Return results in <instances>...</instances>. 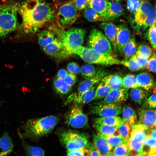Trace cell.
Returning <instances> with one entry per match:
<instances>
[{"mask_svg": "<svg viewBox=\"0 0 156 156\" xmlns=\"http://www.w3.org/2000/svg\"><path fill=\"white\" fill-rule=\"evenodd\" d=\"M136 60L142 68L146 67L149 59L135 54Z\"/></svg>", "mask_w": 156, "mask_h": 156, "instance_id": "cell-52", "label": "cell"}, {"mask_svg": "<svg viewBox=\"0 0 156 156\" xmlns=\"http://www.w3.org/2000/svg\"><path fill=\"white\" fill-rule=\"evenodd\" d=\"M14 144L7 132H5L0 139V156H6L13 151Z\"/></svg>", "mask_w": 156, "mask_h": 156, "instance_id": "cell-23", "label": "cell"}, {"mask_svg": "<svg viewBox=\"0 0 156 156\" xmlns=\"http://www.w3.org/2000/svg\"><path fill=\"white\" fill-rule=\"evenodd\" d=\"M58 120V118L54 115L29 119L23 126L22 133H20V136L23 139L40 138L51 132Z\"/></svg>", "mask_w": 156, "mask_h": 156, "instance_id": "cell-2", "label": "cell"}, {"mask_svg": "<svg viewBox=\"0 0 156 156\" xmlns=\"http://www.w3.org/2000/svg\"><path fill=\"white\" fill-rule=\"evenodd\" d=\"M122 87L129 88L139 87L136 79V76L132 74H129L122 78Z\"/></svg>", "mask_w": 156, "mask_h": 156, "instance_id": "cell-40", "label": "cell"}, {"mask_svg": "<svg viewBox=\"0 0 156 156\" xmlns=\"http://www.w3.org/2000/svg\"><path fill=\"white\" fill-rule=\"evenodd\" d=\"M43 49L46 54L59 60L66 59L70 55L65 49L60 38H55Z\"/></svg>", "mask_w": 156, "mask_h": 156, "instance_id": "cell-13", "label": "cell"}, {"mask_svg": "<svg viewBox=\"0 0 156 156\" xmlns=\"http://www.w3.org/2000/svg\"></svg>", "mask_w": 156, "mask_h": 156, "instance_id": "cell-57", "label": "cell"}, {"mask_svg": "<svg viewBox=\"0 0 156 156\" xmlns=\"http://www.w3.org/2000/svg\"><path fill=\"white\" fill-rule=\"evenodd\" d=\"M146 67L149 71L155 73L156 54L155 52H153L151 56L149 59Z\"/></svg>", "mask_w": 156, "mask_h": 156, "instance_id": "cell-47", "label": "cell"}, {"mask_svg": "<svg viewBox=\"0 0 156 156\" xmlns=\"http://www.w3.org/2000/svg\"><path fill=\"white\" fill-rule=\"evenodd\" d=\"M63 80L67 84L72 86L77 82V78L75 75L68 73Z\"/></svg>", "mask_w": 156, "mask_h": 156, "instance_id": "cell-50", "label": "cell"}, {"mask_svg": "<svg viewBox=\"0 0 156 156\" xmlns=\"http://www.w3.org/2000/svg\"><path fill=\"white\" fill-rule=\"evenodd\" d=\"M89 151V156H101V154L94 145L89 143L88 146Z\"/></svg>", "mask_w": 156, "mask_h": 156, "instance_id": "cell-53", "label": "cell"}, {"mask_svg": "<svg viewBox=\"0 0 156 156\" xmlns=\"http://www.w3.org/2000/svg\"><path fill=\"white\" fill-rule=\"evenodd\" d=\"M122 78L117 74H112L105 76L101 81L107 85L112 90L122 87Z\"/></svg>", "mask_w": 156, "mask_h": 156, "instance_id": "cell-25", "label": "cell"}, {"mask_svg": "<svg viewBox=\"0 0 156 156\" xmlns=\"http://www.w3.org/2000/svg\"><path fill=\"white\" fill-rule=\"evenodd\" d=\"M148 129L139 124L132 126L130 136L127 142L129 155H143L142 149L144 142L148 136Z\"/></svg>", "mask_w": 156, "mask_h": 156, "instance_id": "cell-6", "label": "cell"}, {"mask_svg": "<svg viewBox=\"0 0 156 156\" xmlns=\"http://www.w3.org/2000/svg\"><path fill=\"white\" fill-rule=\"evenodd\" d=\"M103 137L105 139L107 142L112 148L122 143L127 142V141L118 134L117 135L114 134L112 135Z\"/></svg>", "mask_w": 156, "mask_h": 156, "instance_id": "cell-42", "label": "cell"}, {"mask_svg": "<svg viewBox=\"0 0 156 156\" xmlns=\"http://www.w3.org/2000/svg\"><path fill=\"white\" fill-rule=\"evenodd\" d=\"M65 120L68 125L74 128H83L88 125V116L78 104H75L72 106L66 115Z\"/></svg>", "mask_w": 156, "mask_h": 156, "instance_id": "cell-11", "label": "cell"}, {"mask_svg": "<svg viewBox=\"0 0 156 156\" xmlns=\"http://www.w3.org/2000/svg\"><path fill=\"white\" fill-rule=\"evenodd\" d=\"M62 144L68 150H73L88 146L89 143L85 134L71 130L62 132L60 136Z\"/></svg>", "mask_w": 156, "mask_h": 156, "instance_id": "cell-9", "label": "cell"}, {"mask_svg": "<svg viewBox=\"0 0 156 156\" xmlns=\"http://www.w3.org/2000/svg\"><path fill=\"white\" fill-rule=\"evenodd\" d=\"M73 3L76 8L79 11L84 10L88 5V0H75Z\"/></svg>", "mask_w": 156, "mask_h": 156, "instance_id": "cell-51", "label": "cell"}, {"mask_svg": "<svg viewBox=\"0 0 156 156\" xmlns=\"http://www.w3.org/2000/svg\"><path fill=\"white\" fill-rule=\"evenodd\" d=\"M73 54L77 55L85 62L90 64L105 66L122 64V61L113 55L100 54L89 47L82 46L74 51Z\"/></svg>", "mask_w": 156, "mask_h": 156, "instance_id": "cell-4", "label": "cell"}, {"mask_svg": "<svg viewBox=\"0 0 156 156\" xmlns=\"http://www.w3.org/2000/svg\"><path fill=\"white\" fill-rule=\"evenodd\" d=\"M122 118L118 116L96 118L94 119V123L113 126H119Z\"/></svg>", "mask_w": 156, "mask_h": 156, "instance_id": "cell-31", "label": "cell"}, {"mask_svg": "<svg viewBox=\"0 0 156 156\" xmlns=\"http://www.w3.org/2000/svg\"><path fill=\"white\" fill-rule=\"evenodd\" d=\"M112 90L107 85L101 81L96 87L93 100L104 99Z\"/></svg>", "mask_w": 156, "mask_h": 156, "instance_id": "cell-33", "label": "cell"}, {"mask_svg": "<svg viewBox=\"0 0 156 156\" xmlns=\"http://www.w3.org/2000/svg\"><path fill=\"white\" fill-rule=\"evenodd\" d=\"M99 69H97L93 65L90 64L83 65L80 69V72L85 79L94 76Z\"/></svg>", "mask_w": 156, "mask_h": 156, "instance_id": "cell-38", "label": "cell"}, {"mask_svg": "<svg viewBox=\"0 0 156 156\" xmlns=\"http://www.w3.org/2000/svg\"><path fill=\"white\" fill-rule=\"evenodd\" d=\"M77 10L72 2L62 4L60 7L57 15L56 20L58 25L62 27H66L72 25L78 17Z\"/></svg>", "mask_w": 156, "mask_h": 156, "instance_id": "cell-10", "label": "cell"}, {"mask_svg": "<svg viewBox=\"0 0 156 156\" xmlns=\"http://www.w3.org/2000/svg\"><path fill=\"white\" fill-rule=\"evenodd\" d=\"M125 13L124 9L118 2H109L107 12V21H112Z\"/></svg>", "mask_w": 156, "mask_h": 156, "instance_id": "cell-24", "label": "cell"}, {"mask_svg": "<svg viewBox=\"0 0 156 156\" xmlns=\"http://www.w3.org/2000/svg\"><path fill=\"white\" fill-rule=\"evenodd\" d=\"M116 42L118 50L122 55L124 46L130 39L131 34L127 25L122 24L116 26Z\"/></svg>", "mask_w": 156, "mask_h": 156, "instance_id": "cell-16", "label": "cell"}, {"mask_svg": "<svg viewBox=\"0 0 156 156\" xmlns=\"http://www.w3.org/2000/svg\"><path fill=\"white\" fill-rule=\"evenodd\" d=\"M55 34L51 31L44 30L40 33L38 38L39 45L43 48L50 43L55 38Z\"/></svg>", "mask_w": 156, "mask_h": 156, "instance_id": "cell-34", "label": "cell"}, {"mask_svg": "<svg viewBox=\"0 0 156 156\" xmlns=\"http://www.w3.org/2000/svg\"><path fill=\"white\" fill-rule=\"evenodd\" d=\"M129 89L122 87L118 89L112 90L103 100L96 103L100 104L116 103L125 101L128 98Z\"/></svg>", "mask_w": 156, "mask_h": 156, "instance_id": "cell-14", "label": "cell"}, {"mask_svg": "<svg viewBox=\"0 0 156 156\" xmlns=\"http://www.w3.org/2000/svg\"><path fill=\"white\" fill-rule=\"evenodd\" d=\"M156 139L147 136L144 140L142 149L143 155L156 156Z\"/></svg>", "mask_w": 156, "mask_h": 156, "instance_id": "cell-28", "label": "cell"}, {"mask_svg": "<svg viewBox=\"0 0 156 156\" xmlns=\"http://www.w3.org/2000/svg\"><path fill=\"white\" fill-rule=\"evenodd\" d=\"M93 145L101 154V156H112V148L105 139L98 133L93 136Z\"/></svg>", "mask_w": 156, "mask_h": 156, "instance_id": "cell-20", "label": "cell"}, {"mask_svg": "<svg viewBox=\"0 0 156 156\" xmlns=\"http://www.w3.org/2000/svg\"><path fill=\"white\" fill-rule=\"evenodd\" d=\"M93 126L97 133L103 137L112 135L116 132L119 126H113L93 123Z\"/></svg>", "mask_w": 156, "mask_h": 156, "instance_id": "cell-30", "label": "cell"}, {"mask_svg": "<svg viewBox=\"0 0 156 156\" xmlns=\"http://www.w3.org/2000/svg\"><path fill=\"white\" fill-rule=\"evenodd\" d=\"M83 15L86 19L90 22H106L89 5L84 9Z\"/></svg>", "mask_w": 156, "mask_h": 156, "instance_id": "cell-35", "label": "cell"}, {"mask_svg": "<svg viewBox=\"0 0 156 156\" xmlns=\"http://www.w3.org/2000/svg\"><path fill=\"white\" fill-rule=\"evenodd\" d=\"M67 69L69 73L76 75L80 72V68L79 65L76 62H72L67 65Z\"/></svg>", "mask_w": 156, "mask_h": 156, "instance_id": "cell-49", "label": "cell"}, {"mask_svg": "<svg viewBox=\"0 0 156 156\" xmlns=\"http://www.w3.org/2000/svg\"><path fill=\"white\" fill-rule=\"evenodd\" d=\"M122 64L125 66L132 71H137L142 69L136 60L135 54L128 60L122 61Z\"/></svg>", "mask_w": 156, "mask_h": 156, "instance_id": "cell-41", "label": "cell"}, {"mask_svg": "<svg viewBox=\"0 0 156 156\" xmlns=\"http://www.w3.org/2000/svg\"><path fill=\"white\" fill-rule=\"evenodd\" d=\"M17 11L15 5H0V38L5 37L16 28Z\"/></svg>", "mask_w": 156, "mask_h": 156, "instance_id": "cell-5", "label": "cell"}, {"mask_svg": "<svg viewBox=\"0 0 156 156\" xmlns=\"http://www.w3.org/2000/svg\"><path fill=\"white\" fill-rule=\"evenodd\" d=\"M91 112L100 117L118 116L122 111L121 106L117 103L100 104L95 103L91 108Z\"/></svg>", "mask_w": 156, "mask_h": 156, "instance_id": "cell-12", "label": "cell"}, {"mask_svg": "<svg viewBox=\"0 0 156 156\" xmlns=\"http://www.w3.org/2000/svg\"><path fill=\"white\" fill-rule=\"evenodd\" d=\"M115 1H116V2H118L120 1H122V0H114Z\"/></svg>", "mask_w": 156, "mask_h": 156, "instance_id": "cell-56", "label": "cell"}, {"mask_svg": "<svg viewBox=\"0 0 156 156\" xmlns=\"http://www.w3.org/2000/svg\"><path fill=\"white\" fill-rule=\"evenodd\" d=\"M115 147L112 152V155L117 156L129 155V150L127 142L122 143Z\"/></svg>", "mask_w": 156, "mask_h": 156, "instance_id": "cell-44", "label": "cell"}, {"mask_svg": "<svg viewBox=\"0 0 156 156\" xmlns=\"http://www.w3.org/2000/svg\"><path fill=\"white\" fill-rule=\"evenodd\" d=\"M17 11L22 18V29L27 34L36 32L55 16L54 9L44 0H25Z\"/></svg>", "mask_w": 156, "mask_h": 156, "instance_id": "cell-1", "label": "cell"}, {"mask_svg": "<svg viewBox=\"0 0 156 156\" xmlns=\"http://www.w3.org/2000/svg\"><path fill=\"white\" fill-rule=\"evenodd\" d=\"M156 23L150 26L144 33L145 38L149 41L153 49L156 50Z\"/></svg>", "mask_w": 156, "mask_h": 156, "instance_id": "cell-39", "label": "cell"}, {"mask_svg": "<svg viewBox=\"0 0 156 156\" xmlns=\"http://www.w3.org/2000/svg\"><path fill=\"white\" fill-rule=\"evenodd\" d=\"M139 9L134 14L131 21L132 27L139 34H143L150 26L156 23V9L148 0H140Z\"/></svg>", "mask_w": 156, "mask_h": 156, "instance_id": "cell-3", "label": "cell"}, {"mask_svg": "<svg viewBox=\"0 0 156 156\" xmlns=\"http://www.w3.org/2000/svg\"><path fill=\"white\" fill-rule=\"evenodd\" d=\"M138 124L142 125L148 129L156 127V111L151 109H142L139 112Z\"/></svg>", "mask_w": 156, "mask_h": 156, "instance_id": "cell-17", "label": "cell"}, {"mask_svg": "<svg viewBox=\"0 0 156 156\" xmlns=\"http://www.w3.org/2000/svg\"><path fill=\"white\" fill-rule=\"evenodd\" d=\"M89 47L100 54L113 55V51L110 43L100 31L96 29L91 30L87 42Z\"/></svg>", "mask_w": 156, "mask_h": 156, "instance_id": "cell-8", "label": "cell"}, {"mask_svg": "<svg viewBox=\"0 0 156 156\" xmlns=\"http://www.w3.org/2000/svg\"><path fill=\"white\" fill-rule=\"evenodd\" d=\"M146 91L140 87L133 88L131 90L129 94L131 100L133 102L137 104H140L146 96L147 93Z\"/></svg>", "mask_w": 156, "mask_h": 156, "instance_id": "cell-32", "label": "cell"}, {"mask_svg": "<svg viewBox=\"0 0 156 156\" xmlns=\"http://www.w3.org/2000/svg\"><path fill=\"white\" fill-rule=\"evenodd\" d=\"M22 144L26 154L28 156H44V151L41 148L31 146L23 140Z\"/></svg>", "mask_w": 156, "mask_h": 156, "instance_id": "cell-37", "label": "cell"}, {"mask_svg": "<svg viewBox=\"0 0 156 156\" xmlns=\"http://www.w3.org/2000/svg\"><path fill=\"white\" fill-rule=\"evenodd\" d=\"M137 48L135 39L132 36L124 47L122 55L124 57V60H128L131 57L134 55Z\"/></svg>", "mask_w": 156, "mask_h": 156, "instance_id": "cell-29", "label": "cell"}, {"mask_svg": "<svg viewBox=\"0 0 156 156\" xmlns=\"http://www.w3.org/2000/svg\"><path fill=\"white\" fill-rule=\"evenodd\" d=\"M148 136L153 138L156 139L155 127L152 129H148Z\"/></svg>", "mask_w": 156, "mask_h": 156, "instance_id": "cell-55", "label": "cell"}, {"mask_svg": "<svg viewBox=\"0 0 156 156\" xmlns=\"http://www.w3.org/2000/svg\"><path fill=\"white\" fill-rule=\"evenodd\" d=\"M99 26L103 30L105 36L110 43L112 50L116 53L118 50L116 42V26L112 23L105 22L101 23Z\"/></svg>", "mask_w": 156, "mask_h": 156, "instance_id": "cell-18", "label": "cell"}, {"mask_svg": "<svg viewBox=\"0 0 156 156\" xmlns=\"http://www.w3.org/2000/svg\"><path fill=\"white\" fill-rule=\"evenodd\" d=\"M99 83L95 84L90 89L82 93L72 94L68 98L66 104L72 102L79 105L90 102L94 100L95 90Z\"/></svg>", "mask_w": 156, "mask_h": 156, "instance_id": "cell-15", "label": "cell"}, {"mask_svg": "<svg viewBox=\"0 0 156 156\" xmlns=\"http://www.w3.org/2000/svg\"><path fill=\"white\" fill-rule=\"evenodd\" d=\"M107 74V72L104 69H99L94 76L85 79L80 83L78 86L77 93L81 94L88 90L94 85L99 83Z\"/></svg>", "mask_w": 156, "mask_h": 156, "instance_id": "cell-19", "label": "cell"}, {"mask_svg": "<svg viewBox=\"0 0 156 156\" xmlns=\"http://www.w3.org/2000/svg\"><path fill=\"white\" fill-rule=\"evenodd\" d=\"M86 31L84 29L72 27L64 32L60 39L67 52L71 55L81 47L83 43Z\"/></svg>", "mask_w": 156, "mask_h": 156, "instance_id": "cell-7", "label": "cell"}, {"mask_svg": "<svg viewBox=\"0 0 156 156\" xmlns=\"http://www.w3.org/2000/svg\"><path fill=\"white\" fill-rule=\"evenodd\" d=\"M88 5L107 21L109 2L106 0H88Z\"/></svg>", "mask_w": 156, "mask_h": 156, "instance_id": "cell-21", "label": "cell"}, {"mask_svg": "<svg viewBox=\"0 0 156 156\" xmlns=\"http://www.w3.org/2000/svg\"><path fill=\"white\" fill-rule=\"evenodd\" d=\"M153 53L150 46L146 44H142L137 48L136 54L149 59Z\"/></svg>", "mask_w": 156, "mask_h": 156, "instance_id": "cell-43", "label": "cell"}, {"mask_svg": "<svg viewBox=\"0 0 156 156\" xmlns=\"http://www.w3.org/2000/svg\"><path fill=\"white\" fill-rule=\"evenodd\" d=\"M146 109H151L156 107V94H153L146 101L144 105Z\"/></svg>", "mask_w": 156, "mask_h": 156, "instance_id": "cell-48", "label": "cell"}, {"mask_svg": "<svg viewBox=\"0 0 156 156\" xmlns=\"http://www.w3.org/2000/svg\"><path fill=\"white\" fill-rule=\"evenodd\" d=\"M53 85L56 92L61 95L67 94L72 90L71 86L67 84L63 79L57 77L53 80Z\"/></svg>", "mask_w": 156, "mask_h": 156, "instance_id": "cell-27", "label": "cell"}, {"mask_svg": "<svg viewBox=\"0 0 156 156\" xmlns=\"http://www.w3.org/2000/svg\"><path fill=\"white\" fill-rule=\"evenodd\" d=\"M136 79L139 87L146 90L151 89L155 85L153 78L146 72H143L138 74L136 76Z\"/></svg>", "mask_w": 156, "mask_h": 156, "instance_id": "cell-22", "label": "cell"}, {"mask_svg": "<svg viewBox=\"0 0 156 156\" xmlns=\"http://www.w3.org/2000/svg\"><path fill=\"white\" fill-rule=\"evenodd\" d=\"M68 73L67 71L64 69H60L57 72V77L64 79Z\"/></svg>", "mask_w": 156, "mask_h": 156, "instance_id": "cell-54", "label": "cell"}, {"mask_svg": "<svg viewBox=\"0 0 156 156\" xmlns=\"http://www.w3.org/2000/svg\"><path fill=\"white\" fill-rule=\"evenodd\" d=\"M132 127L129 122L122 120L116 131L118 135L127 142L130 136Z\"/></svg>", "mask_w": 156, "mask_h": 156, "instance_id": "cell-36", "label": "cell"}, {"mask_svg": "<svg viewBox=\"0 0 156 156\" xmlns=\"http://www.w3.org/2000/svg\"><path fill=\"white\" fill-rule=\"evenodd\" d=\"M68 156H89V151L88 146L73 150H67L66 152Z\"/></svg>", "mask_w": 156, "mask_h": 156, "instance_id": "cell-45", "label": "cell"}, {"mask_svg": "<svg viewBox=\"0 0 156 156\" xmlns=\"http://www.w3.org/2000/svg\"><path fill=\"white\" fill-rule=\"evenodd\" d=\"M122 109V119L130 123L132 126L138 122L137 117L134 109L128 105H124Z\"/></svg>", "mask_w": 156, "mask_h": 156, "instance_id": "cell-26", "label": "cell"}, {"mask_svg": "<svg viewBox=\"0 0 156 156\" xmlns=\"http://www.w3.org/2000/svg\"><path fill=\"white\" fill-rule=\"evenodd\" d=\"M127 0V7L128 10L131 13L134 14L140 6V0Z\"/></svg>", "mask_w": 156, "mask_h": 156, "instance_id": "cell-46", "label": "cell"}]
</instances>
